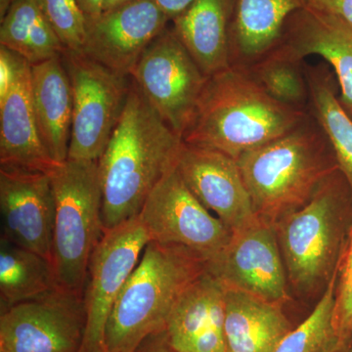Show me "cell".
<instances>
[{
    "mask_svg": "<svg viewBox=\"0 0 352 352\" xmlns=\"http://www.w3.org/2000/svg\"><path fill=\"white\" fill-rule=\"evenodd\" d=\"M182 145L131 78L126 106L98 160L105 230L138 217L152 190L176 166Z\"/></svg>",
    "mask_w": 352,
    "mask_h": 352,
    "instance_id": "obj_1",
    "label": "cell"
},
{
    "mask_svg": "<svg viewBox=\"0 0 352 352\" xmlns=\"http://www.w3.org/2000/svg\"><path fill=\"white\" fill-rule=\"evenodd\" d=\"M309 112L287 107L239 66L208 76L183 142L237 160L295 129Z\"/></svg>",
    "mask_w": 352,
    "mask_h": 352,
    "instance_id": "obj_2",
    "label": "cell"
},
{
    "mask_svg": "<svg viewBox=\"0 0 352 352\" xmlns=\"http://www.w3.org/2000/svg\"><path fill=\"white\" fill-rule=\"evenodd\" d=\"M327 138L311 113L282 138L238 157L254 212L276 224L314 197L339 166L331 164Z\"/></svg>",
    "mask_w": 352,
    "mask_h": 352,
    "instance_id": "obj_3",
    "label": "cell"
},
{
    "mask_svg": "<svg viewBox=\"0 0 352 352\" xmlns=\"http://www.w3.org/2000/svg\"><path fill=\"white\" fill-rule=\"evenodd\" d=\"M206 263L182 248L150 241L109 316L104 352H136L163 332L176 302Z\"/></svg>",
    "mask_w": 352,
    "mask_h": 352,
    "instance_id": "obj_4",
    "label": "cell"
},
{
    "mask_svg": "<svg viewBox=\"0 0 352 352\" xmlns=\"http://www.w3.org/2000/svg\"><path fill=\"white\" fill-rule=\"evenodd\" d=\"M50 177L56 204L51 264L59 289L85 293L90 258L105 232L98 162L68 160Z\"/></svg>",
    "mask_w": 352,
    "mask_h": 352,
    "instance_id": "obj_5",
    "label": "cell"
},
{
    "mask_svg": "<svg viewBox=\"0 0 352 352\" xmlns=\"http://www.w3.org/2000/svg\"><path fill=\"white\" fill-rule=\"evenodd\" d=\"M336 171L305 206L275 224L288 276L300 289H312L331 276L342 254V189Z\"/></svg>",
    "mask_w": 352,
    "mask_h": 352,
    "instance_id": "obj_6",
    "label": "cell"
},
{
    "mask_svg": "<svg viewBox=\"0 0 352 352\" xmlns=\"http://www.w3.org/2000/svg\"><path fill=\"white\" fill-rule=\"evenodd\" d=\"M61 58L74 102L68 160L98 162L126 106L131 78L82 51L65 50Z\"/></svg>",
    "mask_w": 352,
    "mask_h": 352,
    "instance_id": "obj_7",
    "label": "cell"
},
{
    "mask_svg": "<svg viewBox=\"0 0 352 352\" xmlns=\"http://www.w3.org/2000/svg\"><path fill=\"white\" fill-rule=\"evenodd\" d=\"M138 217L151 241L182 248L205 263L219 254L232 235L190 191L176 166L152 190Z\"/></svg>",
    "mask_w": 352,
    "mask_h": 352,
    "instance_id": "obj_8",
    "label": "cell"
},
{
    "mask_svg": "<svg viewBox=\"0 0 352 352\" xmlns=\"http://www.w3.org/2000/svg\"><path fill=\"white\" fill-rule=\"evenodd\" d=\"M131 78L160 117L182 138L208 76L171 25L146 48Z\"/></svg>",
    "mask_w": 352,
    "mask_h": 352,
    "instance_id": "obj_9",
    "label": "cell"
},
{
    "mask_svg": "<svg viewBox=\"0 0 352 352\" xmlns=\"http://www.w3.org/2000/svg\"><path fill=\"white\" fill-rule=\"evenodd\" d=\"M87 325L83 293L58 289L0 314V352H80Z\"/></svg>",
    "mask_w": 352,
    "mask_h": 352,
    "instance_id": "obj_10",
    "label": "cell"
},
{
    "mask_svg": "<svg viewBox=\"0 0 352 352\" xmlns=\"http://www.w3.org/2000/svg\"><path fill=\"white\" fill-rule=\"evenodd\" d=\"M150 241L139 217L104 232L88 266L83 293L87 325L80 352H104L106 325L113 305Z\"/></svg>",
    "mask_w": 352,
    "mask_h": 352,
    "instance_id": "obj_11",
    "label": "cell"
},
{
    "mask_svg": "<svg viewBox=\"0 0 352 352\" xmlns=\"http://www.w3.org/2000/svg\"><path fill=\"white\" fill-rule=\"evenodd\" d=\"M278 243L275 223L258 215L233 231L226 247L206 263V270L226 288L282 305L289 294Z\"/></svg>",
    "mask_w": 352,
    "mask_h": 352,
    "instance_id": "obj_12",
    "label": "cell"
},
{
    "mask_svg": "<svg viewBox=\"0 0 352 352\" xmlns=\"http://www.w3.org/2000/svg\"><path fill=\"white\" fill-rule=\"evenodd\" d=\"M1 238L51 263L54 233V189L50 173L0 166Z\"/></svg>",
    "mask_w": 352,
    "mask_h": 352,
    "instance_id": "obj_13",
    "label": "cell"
},
{
    "mask_svg": "<svg viewBox=\"0 0 352 352\" xmlns=\"http://www.w3.org/2000/svg\"><path fill=\"white\" fill-rule=\"evenodd\" d=\"M170 23L153 0H132L87 20L80 51L116 73L131 76L146 48Z\"/></svg>",
    "mask_w": 352,
    "mask_h": 352,
    "instance_id": "obj_14",
    "label": "cell"
},
{
    "mask_svg": "<svg viewBox=\"0 0 352 352\" xmlns=\"http://www.w3.org/2000/svg\"><path fill=\"white\" fill-rule=\"evenodd\" d=\"M176 168L193 195L231 232L258 217L239 166L232 157L183 142Z\"/></svg>",
    "mask_w": 352,
    "mask_h": 352,
    "instance_id": "obj_15",
    "label": "cell"
},
{
    "mask_svg": "<svg viewBox=\"0 0 352 352\" xmlns=\"http://www.w3.org/2000/svg\"><path fill=\"white\" fill-rule=\"evenodd\" d=\"M226 287L208 272L185 289L166 324V339L176 352H226Z\"/></svg>",
    "mask_w": 352,
    "mask_h": 352,
    "instance_id": "obj_16",
    "label": "cell"
},
{
    "mask_svg": "<svg viewBox=\"0 0 352 352\" xmlns=\"http://www.w3.org/2000/svg\"><path fill=\"white\" fill-rule=\"evenodd\" d=\"M57 164L46 150L32 100L31 64L0 100V166L51 173Z\"/></svg>",
    "mask_w": 352,
    "mask_h": 352,
    "instance_id": "obj_17",
    "label": "cell"
},
{
    "mask_svg": "<svg viewBox=\"0 0 352 352\" xmlns=\"http://www.w3.org/2000/svg\"><path fill=\"white\" fill-rule=\"evenodd\" d=\"M280 43L300 59L323 58L335 71L342 105L352 113L351 30L305 8L289 16Z\"/></svg>",
    "mask_w": 352,
    "mask_h": 352,
    "instance_id": "obj_18",
    "label": "cell"
},
{
    "mask_svg": "<svg viewBox=\"0 0 352 352\" xmlns=\"http://www.w3.org/2000/svg\"><path fill=\"white\" fill-rule=\"evenodd\" d=\"M32 100L41 140L57 164L68 161L73 92L61 57L31 65Z\"/></svg>",
    "mask_w": 352,
    "mask_h": 352,
    "instance_id": "obj_19",
    "label": "cell"
},
{
    "mask_svg": "<svg viewBox=\"0 0 352 352\" xmlns=\"http://www.w3.org/2000/svg\"><path fill=\"white\" fill-rule=\"evenodd\" d=\"M234 0H194L171 21L176 36L207 76L230 67Z\"/></svg>",
    "mask_w": 352,
    "mask_h": 352,
    "instance_id": "obj_20",
    "label": "cell"
},
{
    "mask_svg": "<svg viewBox=\"0 0 352 352\" xmlns=\"http://www.w3.org/2000/svg\"><path fill=\"white\" fill-rule=\"evenodd\" d=\"M309 0H234L231 66L256 63L280 43L289 16L307 8Z\"/></svg>",
    "mask_w": 352,
    "mask_h": 352,
    "instance_id": "obj_21",
    "label": "cell"
},
{
    "mask_svg": "<svg viewBox=\"0 0 352 352\" xmlns=\"http://www.w3.org/2000/svg\"><path fill=\"white\" fill-rule=\"evenodd\" d=\"M291 330L281 305L239 289L226 288V352H274Z\"/></svg>",
    "mask_w": 352,
    "mask_h": 352,
    "instance_id": "obj_22",
    "label": "cell"
},
{
    "mask_svg": "<svg viewBox=\"0 0 352 352\" xmlns=\"http://www.w3.org/2000/svg\"><path fill=\"white\" fill-rule=\"evenodd\" d=\"M309 110L327 138L340 173L352 190V117L336 94L333 76L323 64H305Z\"/></svg>",
    "mask_w": 352,
    "mask_h": 352,
    "instance_id": "obj_23",
    "label": "cell"
},
{
    "mask_svg": "<svg viewBox=\"0 0 352 352\" xmlns=\"http://www.w3.org/2000/svg\"><path fill=\"white\" fill-rule=\"evenodd\" d=\"M59 289L50 261L3 238L0 241V312Z\"/></svg>",
    "mask_w": 352,
    "mask_h": 352,
    "instance_id": "obj_24",
    "label": "cell"
},
{
    "mask_svg": "<svg viewBox=\"0 0 352 352\" xmlns=\"http://www.w3.org/2000/svg\"><path fill=\"white\" fill-rule=\"evenodd\" d=\"M0 45L31 65L61 57L63 44L41 11L38 0H16L0 20Z\"/></svg>",
    "mask_w": 352,
    "mask_h": 352,
    "instance_id": "obj_25",
    "label": "cell"
},
{
    "mask_svg": "<svg viewBox=\"0 0 352 352\" xmlns=\"http://www.w3.org/2000/svg\"><path fill=\"white\" fill-rule=\"evenodd\" d=\"M303 61L288 46L279 43L245 69L274 100L308 112L309 87Z\"/></svg>",
    "mask_w": 352,
    "mask_h": 352,
    "instance_id": "obj_26",
    "label": "cell"
},
{
    "mask_svg": "<svg viewBox=\"0 0 352 352\" xmlns=\"http://www.w3.org/2000/svg\"><path fill=\"white\" fill-rule=\"evenodd\" d=\"M340 256L320 300L314 311L278 344L274 352H333L346 339L336 316Z\"/></svg>",
    "mask_w": 352,
    "mask_h": 352,
    "instance_id": "obj_27",
    "label": "cell"
},
{
    "mask_svg": "<svg viewBox=\"0 0 352 352\" xmlns=\"http://www.w3.org/2000/svg\"><path fill=\"white\" fill-rule=\"evenodd\" d=\"M65 50L80 51L87 34V19L76 0H38Z\"/></svg>",
    "mask_w": 352,
    "mask_h": 352,
    "instance_id": "obj_28",
    "label": "cell"
},
{
    "mask_svg": "<svg viewBox=\"0 0 352 352\" xmlns=\"http://www.w3.org/2000/svg\"><path fill=\"white\" fill-rule=\"evenodd\" d=\"M336 316H337L338 325L342 335L344 337H351L352 333V226L346 248L340 254Z\"/></svg>",
    "mask_w": 352,
    "mask_h": 352,
    "instance_id": "obj_29",
    "label": "cell"
},
{
    "mask_svg": "<svg viewBox=\"0 0 352 352\" xmlns=\"http://www.w3.org/2000/svg\"><path fill=\"white\" fill-rule=\"evenodd\" d=\"M307 9L352 31V0H309Z\"/></svg>",
    "mask_w": 352,
    "mask_h": 352,
    "instance_id": "obj_30",
    "label": "cell"
},
{
    "mask_svg": "<svg viewBox=\"0 0 352 352\" xmlns=\"http://www.w3.org/2000/svg\"><path fill=\"white\" fill-rule=\"evenodd\" d=\"M28 64L29 62L19 54L0 45V100L8 94Z\"/></svg>",
    "mask_w": 352,
    "mask_h": 352,
    "instance_id": "obj_31",
    "label": "cell"
},
{
    "mask_svg": "<svg viewBox=\"0 0 352 352\" xmlns=\"http://www.w3.org/2000/svg\"><path fill=\"white\" fill-rule=\"evenodd\" d=\"M136 352H176L168 344L166 332L150 336L140 344Z\"/></svg>",
    "mask_w": 352,
    "mask_h": 352,
    "instance_id": "obj_32",
    "label": "cell"
},
{
    "mask_svg": "<svg viewBox=\"0 0 352 352\" xmlns=\"http://www.w3.org/2000/svg\"><path fill=\"white\" fill-rule=\"evenodd\" d=\"M153 1L164 11L171 22L183 11L186 10L193 3L194 0H153Z\"/></svg>",
    "mask_w": 352,
    "mask_h": 352,
    "instance_id": "obj_33",
    "label": "cell"
},
{
    "mask_svg": "<svg viewBox=\"0 0 352 352\" xmlns=\"http://www.w3.org/2000/svg\"><path fill=\"white\" fill-rule=\"evenodd\" d=\"M87 20L94 19L104 12L107 0H76Z\"/></svg>",
    "mask_w": 352,
    "mask_h": 352,
    "instance_id": "obj_34",
    "label": "cell"
},
{
    "mask_svg": "<svg viewBox=\"0 0 352 352\" xmlns=\"http://www.w3.org/2000/svg\"><path fill=\"white\" fill-rule=\"evenodd\" d=\"M15 1L16 0H0V20L3 19L4 16Z\"/></svg>",
    "mask_w": 352,
    "mask_h": 352,
    "instance_id": "obj_35",
    "label": "cell"
},
{
    "mask_svg": "<svg viewBox=\"0 0 352 352\" xmlns=\"http://www.w3.org/2000/svg\"><path fill=\"white\" fill-rule=\"evenodd\" d=\"M129 1H132V0H107L105 7H104V11L110 10V9L115 8V7L122 6V4Z\"/></svg>",
    "mask_w": 352,
    "mask_h": 352,
    "instance_id": "obj_36",
    "label": "cell"
},
{
    "mask_svg": "<svg viewBox=\"0 0 352 352\" xmlns=\"http://www.w3.org/2000/svg\"><path fill=\"white\" fill-rule=\"evenodd\" d=\"M349 347H351V337L342 340V344L333 352H349Z\"/></svg>",
    "mask_w": 352,
    "mask_h": 352,
    "instance_id": "obj_37",
    "label": "cell"
},
{
    "mask_svg": "<svg viewBox=\"0 0 352 352\" xmlns=\"http://www.w3.org/2000/svg\"><path fill=\"white\" fill-rule=\"evenodd\" d=\"M349 352H352V333L351 335V347H349Z\"/></svg>",
    "mask_w": 352,
    "mask_h": 352,
    "instance_id": "obj_38",
    "label": "cell"
},
{
    "mask_svg": "<svg viewBox=\"0 0 352 352\" xmlns=\"http://www.w3.org/2000/svg\"><path fill=\"white\" fill-rule=\"evenodd\" d=\"M351 113V117H352V113Z\"/></svg>",
    "mask_w": 352,
    "mask_h": 352,
    "instance_id": "obj_39",
    "label": "cell"
}]
</instances>
